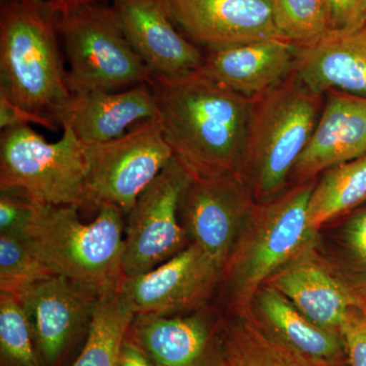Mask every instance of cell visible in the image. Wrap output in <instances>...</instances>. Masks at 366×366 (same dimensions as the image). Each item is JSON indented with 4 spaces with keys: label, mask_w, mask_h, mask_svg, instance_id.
<instances>
[{
    "label": "cell",
    "mask_w": 366,
    "mask_h": 366,
    "mask_svg": "<svg viewBox=\"0 0 366 366\" xmlns=\"http://www.w3.org/2000/svg\"><path fill=\"white\" fill-rule=\"evenodd\" d=\"M148 84L164 139L192 177H242L254 98L201 69L173 76L152 74Z\"/></svg>",
    "instance_id": "6da1fadb"
},
{
    "label": "cell",
    "mask_w": 366,
    "mask_h": 366,
    "mask_svg": "<svg viewBox=\"0 0 366 366\" xmlns=\"http://www.w3.org/2000/svg\"><path fill=\"white\" fill-rule=\"evenodd\" d=\"M51 0H1L0 92L61 127L71 99Z\"/></svg>",
    "instance_id": "7a4b0ae2"
},
{
    "label": "cell",
    "mask_w": 366,
    "mask_h": 366,
    "mask_svg": "<svg viewBox=\"0 0 366 366\" xmlns=\"http://www.w3.org/2000/svg\"><path fill=\"white\" fill-rule=\"evenodd\" d=\"M78 209L33 204L21 235L50 273L97 298L117 293L124 278V212L107 204L95 220L84 223Z\"/></svg>",
    "instance_id": "3957f363"
},
{
    "label": "cell",
    "mask_w": 366,
    "mask_h": 366,
    "mask_svg": "<svg viewBox=\"0 0 366 366\" xmlns=\"http://www.w3.org/2000/svg\"><path fill=\"white\" fill-rule=\"evenodd\" d=\"M322 97L295 72L254 97L240 175L257 203L268 202L283 192L314 134Z\"/></svg>",
    "instance_id": "277c9868"
},
{
    "label": "cell",
    "mask_w": 366,
    "mask_h": 366,
    "mask_svg": "<svg viewBox=\"0 0 366 366\" xmlns=\"http://www.w3.org/2000/svg\"><path fill=\"white\" fill-rule=\"evenodd\" d=\"M314 179L255 204L231 252L224 276L235 314L249 310L259 289L282 267L315 244L308 224Z\"/></svg>",
    "instance_id": "5b68a950"
},
{
    "label": "cell",
    "mask_w": 366,
    "mask_h": 366,
    "mask_svg": "<svg viewBox=\"0 0 366 366\" xmlns=\"http://www.w3.org/2000/svg\"><path fill=\"white\" fill-rule=\"evenodd\" d=\"M48 143L30 125L0 137V190L19 192L42 206H83L86 161L84 144L69 125Z\"/></svg>",
    "instance_id": "8992f818"
},
{
    "label": "cell",
    "mask_w": 366,
    "mask_h": 366,
    "mask_svg": "<svg viewBox=\"0 0 366 366\" xmlns=\"http://www.w3.org/2000/svg\"><path fill=\"white\" fill-rule=\"evenodd\" d=\"M71 94L118 92L148 84L152 72L125 37L114 6L100 0L59 20Z\"/></svg>",
    "instance_id": "52a82bcc"
},
{
    "label": "cell",
    "mask_w": 366,
    "mask_h": 366,
    "mask_svg": "<svg viewBox=\"0 0 366 366\" xmlns=\"http://www.w3.org/2000/svg\"><path fill=\"white\" fill-rule=\"evenodd\" d=\"M84 148L86 174L81 207L99 209L112 204L124 215L174 158L157 119L142 122L119 139Z\"/></svg>",
    "instance_id": "ba28073f"
},
{
    "label": "cell",
    "mask_w": 366,
    "mask_h": 366,
    "mask_svg": "<svg viewBox=\"0 0 366 366\" xmlns=\"http://www.w3.org/2000/svg\"><path fill=\"white\" fill-rule=\"evenodd\" d=\"M192 179L174 157L137 199L125 224L124 277L151 271L187 247L180 204Z\"/></svg>",
    "instance_id": "9c48e42d"
},
{
    "label": "cell",
    "mask_w": 366,
    "mask_h": 366,
    "mask_svg": "<svg viewBox=\"0 0 366 366\" xmlns=\"http://www.w3.org/2000/svg\"><path fill=\"white\" fill-rule=\"evenodd\" d=\"M224 269L192 243L151 271L124 277L119 295L136 315L171 317L201 310Z\"/></svg>",
    "instance_id": "30bf717a"
},
{
    "label": "cell",
    "mask_w": 366,
    "mask_h": 366,
    "mask_svg": "<svg viewBox=\"0 0 366 366\" xmlns=\"http://www.w3.org/2000/svg\"><path fill=\"white\" fill-rule=\"evenodd\" d=\"M257 204L239 175L192 177L180 204V220L192 243L225 269Z\"/></svg>",
    "instance_id": "8fae6325"
},
{
    "label": "cell",
    "mask_w": 366,
    "mask_h": 366,
    "mask_svg": "<svg viewBox=\"0 0 366 366\" xmlns=\"http://www.w3.org/2000/svg\"><path fill=\"white\" fill-rule=\"evenodd\" d=\"M175 25L209 50L280 38L271 0H164ZM281 39V38H280Z\"/></svg>",
    "instance_id": "7c38bea8"
},
{
    "label": "cell",
    "mask_w": 366,
    "mask_h": 366,
    "mask_svg": "<svg viewBox=\"0 0 366 366\" xmlns=\"http://www.w3.org/2000/svg\"><path fill=\"white\" fill-rule=\"evenodd\" d=\"M16 296L28 315L43 366L54 365L89 327L98 300L57 274L36 282Z\"/></svg>",
    "instance_id": "4fadbf2b"
},
{
    "label": "cell",
    "mask_w": 366,
    "mask_h": 366,
    "mask_svg": "<svg viewBox=\"0 0 366 366\" xmlns=\"http://www.w3.org/2000/svg\"><path fill=\"white\" fill-rule=\"evenodd\" d=\"M129 338L155 366H225L221 330L203 312L136 315Z\"/></svg>",
    "instance_id": "5bb4252c"
},
{
    "label": "cell",
    "mask_w": 366,
    "mask_h": 366,
    "mask_svg": "<svg viewBox=\"0 0 366 366\" xmlns=\"http://www.w3.org/2000/svg\"><path fill=\"white\" fill-rule=\"evenodd\" d=\"M113 6L125 37L152 74L180 76L204 66V55L178 32L164 0H119Z\"/></svg>",
    "instance_id": "9a60e30c"
},
{
    "label": "cell",
    "mask_w": 366,
    "mask_h": 366,
    "mask_svg": "<svg viewBox=\"0 0 366 366\" xmlns=\"http://www.w3.org/2000/svg\"><path fill=\"white\" fill-rule=\"evenodd\" d=\"M315 244L296 255L264 284L276 289L317 326L341 334L347 317L360 307L361 301L317 255Z\"/></svg>",
    "instance_id": "2e32d148"
},
{
    "label": "cell",
    "mask_w": 366,
    "mask_h": 366,
    "mask_svg": "<svg viewBox=\"0 0 366 366\" xmlns=\"http://www.w3.org/2000/svg\"><path fill=\"white\" fill-rule=\"evenodd\" d=\"M326 94L312 139L291 173L300 182L366 155L365 96L338 90Z\"/></svg>",
    "instance_id": "e0dca14e"
},
{
    "label": "cell",
    "mask_w": 366,
    "mask_h": 366,
    "mask_svg": "<svg viewBox=\"0 0 366 366\" xmlns=\"http://www.w3.org/2000/svg\"><path fill=\"white\" fill-rule=\"evenodd\" d=\"M295 72L317 95L338 90L366 97V25L295 46Z\"/></svg>",
    "instance_id": "ac0fdd59"
},
{
    "label": "cell",
    "mask_w": 366,
    "mask_h": 366,
    "mask_svg": "<svg viewBox=\"0 0 366 366\" xmlns=\"http://www.w3.org/2000/svg\"><path fill=\"white\" fill-rule=\"evenodd\" d=\"M157 105L149 84L118 92L71 94L61 127L69 125L84 144L119 139L137 122L157 119Z\"/></svg>",
    "instance_id": "d6986e66"
},
{
    "label": "cell",
    "mask_w": 366,
    "mask_h": 366,
    "mask_svg": "<svg viewBox=\"0 0 366 366\" xmlns=\"http://www.w3.org/2000/svg\"><path fill=\"white\" fill-rule=\"evenodd\" d=\"M295 46L274 38L209 50L201 71L245 97L254 98L295 72Z\"/></svg>",
    "instance_id": "ffe728a7"
},
{
    "label": "cell",
    "mask_w": 366,
    "mask_h": 366,
    "mask_svg": "<svg viewBox=\"0 0 366 366\" xmlns=\"http://www.w3.org/2000/svg\"><path fill=\"white\" fill-rule=\"evenodd\" d=\"M249 310L262 326L300 352L320 360H343V336L317 326L271 286L259 289Z\"/></svg>",
    "instance_id": "44dd1931"
},
{
    "label": "cell",
    "mask_w": 366,
    "mask_h": 366,
    "mask_svg": "<svg viewBox=\"0 0 366 366\" xmlns=\"http://www.w3.org/2000/svg\"><path fill=\"white\" fill-rule=\"evenodd\" d=\"M225 366H346L344 360L312 357L284 343L252 310L236 314L221 327Z\"/></svg>",
    "instance_id": "7402d4cb"
},
{
    "label": "cell",
    "mask_w": 366,
    "mask_h": 366,
    "mask_svg": "<svg viewBox=\"0 0 366 366\" xmlns=\"http://www.w3.org/2000/svg\"><path fill=\"white\" fill-rule=\"evenodd\" d=\"M134 317L119 292L98 298L85 346L71 366H119L122 346Z\"/></svg>",
    "instance_id": "603a6c76"
},
{
    "label": "cell",
    "mask_w": 366,
    "mask_h": 366,
    "mask_svg": "<svg viewBox=\"0 0 366 366\" xmlns=\"http://www.w3.org/2000/svg\"><path fill=\"white\" fill-rule=\"evenodd\" d=\"M366 201V155L325 171L308 203V224L317 232L335 217Z\"/></svg>",
    "instance_id": "cb8c5ba5"
},
{
    "label": "cell",
    "mask_w": 366,
    "mask_h": 366,
    "mask_svg": "<svg viewBox=\"0 0 366 366\" xmlns=\"http://www.w3.org/2000/svg\"><path fill=\"white\" fill-rule=\"evenodd\" d=\"M281 39L296 47L312 44L332 31L327 0H271Z\"/></svg>",
    "instance_id": "d4e9b609"
},
{
    "label": "cell",
    "mask_w": 366,
    "mask_h": 366,
    "mask_svg": "<svg viewBox=\"0 0 366 366\" xmlns=\"http://www.w3.org/2000/svg\"><path fill=\"white\" fill-rule=\"evenodd\" d=\"M0 355L1 366H43L21 301L0 291Z\"/></svg>",
    "instance_id": "484cf974"
},
{
    "label": "cell",
    "mask_w": 366,
    "mask_h": 366,
    "mask_svg": "<svg viewBox=\"0 0 366 366\" xmlns=\"http://www.w3.org/2000/svg\"><path fill=\"white\" fill-rule=\"evenodd\" d=\"M33 254L21 234H0V291L19 295L52 276Z\"/></svg>",
    "instance_id": "4316f807"
},
{
    "label": "cell",
    "mask_w": 366,
    "mask_h": 366,
    "mask_svg": "<svg viewBox=\"0 0 366 366\" xmlns=\"http://www.w3.org/2000/svg\"><path fill=\"white\" fill-rule=\"evenodd\" d=\"M339 250L343 259V272L349 284H357L356 287H366V209L349 219L342 228L339 237Z\"/></svg>",
    "instance_id": "83f0119b"
},
{
    "label": "cell",
    "mask_w": 366,
    "mask_h": 366,
    "mask_svg": "<svg viewBox=\"0 0 366 366\" xmlns=\"http://www.w3.org/2000/svg\"><path fill=\"white\" fill-rule=\"evenodd\" d=\"M33 203L19 192L0 194V234H21L32 214Z\"/></svg>",
    "instance_id": "f1b7e54d"
},
{
    "label": "cell",
    "mask_w": 366,
    "mask_h": 366,
    "mask_svg": "<svg viewBox=\"0 0 366 366\" xmlns=\"http://www.w3.org/2000/svg\"><path fill=\"white\" fill-rule=\"evenodd\" d=\"M341 334L350 366H366V310L355 307L342 326Z\"/></svg>",
    "instance_id": "f546056e"
},
{
    "label": "cell",
    "mask_w": 366,
    "mask_h": 366,
    "mask_svg": "<svg viewBox=\"0 0 366 366\" xmlns=\"http://www.w3.org/2000/svg\"><path fill=\"white\" fill-rule=\"evenodd\" d=\"M332 31H351L366 25V0H327Z\"/></svg>",
    "instance_id": "4dcf8cb0"
},
{
    "label": "cell",
    "mask_w": 366,
    "mask_h": 366,
    "mask_svg": "<svg viewBox=\"0 0 366 366\" xmlns=\"http://www.w3.org/2000/svg\"><path fill=\"white\" fill-rule=\"evenodd\" d=\"M31 124L41 125L53 132H56L59 127L50 120L33 114L20 106L14 104L7 98L6 94L0 92V127L2 131Z\"/></svg>",
    "instance_id": "1f68e13d"
},
{
    "label": "cell",
    "mask_w": 366,
    "mask_h": 366,
    "mask_svg": "<svg viewBox=\"0 0 366 366\" xmlns=\"http://www.w3.org/2000/svg\"><path fill=\"white\" fill-rule=\"evenodd\" d=\"M119 366H155L146 354L127 336L120 354Z\"/></svg>",
    "instance_id": "d6a6232c"
},
{
    "label": "cell",
    "mask_w": 366,
    "mask_h": 366,
    "mask_svg": "<svg viewBox=\"0 0 366 366\" xmlns=\"http://www.w3.org/2000/svg\"><path fill=\"white\" fill-rule=\"evenodd\" d=\"M51 1L56 7L59 16L66 18L79 7L92 4V2L98 1V0H51Z\"/></svg>",
    "instance_id": "836d02e7"
},
{
    "label": "cell",
    "mask_w": 366,
    "mask_h": 366,
    "mask_svg": "<svg viewBox=\"0 0 366 366\" xmlns=\"http://www.w3.org/2000/svg\"><path fill=\"white\" fill-rule=\"evenodd\" d=\"M113 4H115V2L119 1V0H112Z\"/></svg>",
    "instance_id": "e575fe53"
}]
</instances>
